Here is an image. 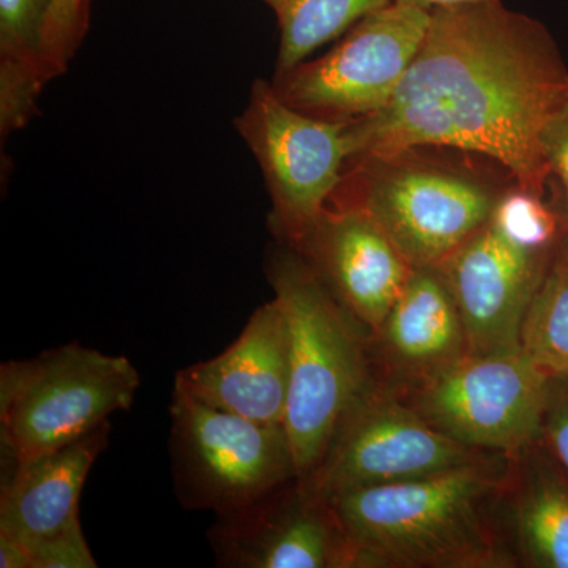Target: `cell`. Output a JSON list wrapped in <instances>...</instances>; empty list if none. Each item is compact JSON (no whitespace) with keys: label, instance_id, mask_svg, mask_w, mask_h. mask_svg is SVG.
Masks as SVG:
<instances>
[{"label":"cell","instance_id":"1","mask_svg":"<svg viewBox=\"0 0 568 568\" xmlns=\"http://www.w3.org/2000/svg\"><path fill=\"white\" fill-rule=\"evenodd\" d=\"M429 13L390 102L347 121L353 159L457 149L491 159L519 189L544 196L541 133L568 93V67L551 33L500 0Z\"/></svg>","mask_w":568,"mask_h":568},{"label":"cell","instance_id":"2","mask_svg":"<svg viewBox=\"0 0 568 568\" xmlns=\"http://www.w3.org/2000/svg\"><path fill=\"white\" fill-rule=\"evenodd\" d=\"M496 462L432 476L346 489L328 497L351 548L353 567H506L488 521V504L504 487Z\"/></svg>","mask_w":568,"mask_h":568},{"label":"cell","instance_id":"3","mask_svg":"<svg viewBox=\"0 0 568 568\" xmlns=\"http://www.w3.org/2000/svg\"><path fill=\"white\" fill-rule=\"evenodd\" d=\"M267 276L291 332V383L284 428L301 480L324 462L339 426L368 392L357 321L297 250H276Z\"/></svg>","mask_w":568,"mask_h":568},{"label":"cell","instance_id":"4","mask_svg":"<svg viewBox=\"0 0 568 568\" xmlns=\"http://www.w3.org/2000/svg\"><path fill=\"white\" fill-rule=\"evenodd\" d=\"M140 375L122 355L70 343L0 366V440L9 463L81 439L134 403Z\"/></svg>","mask_w":568,"mask_h":568},{"label":"cell","instance_id":"5","mask_svg":"<svg viewBox=\"0 0 568 568\" xmlns=\"http://www.w3.org/2000/svg\"><path fill=\"white\" fill-rule=\"evenodd\" d=\"M353 200L414 268L437 267L491 219L503 192L487 182L414 156H358Z\"/></svg>","mask_w":568,"mask_h":568},{"label":"cell","instance_id":"6","mask_svg":"<svg viewBox=\"0 0 568 568\" xmlns=\"http://www.w3.org/2000/svg\"><path fill=\"white\" fill-rule=\"evenodd\" d=\"M170 414L175 495L186 510L231 514L297 478L283 424L216 409L175 386Z\"/></svg>","mask_w":568,"mask_h":568},{"label":"cell","instance_id":"7","mask_svg":"<svg viewBox=\"0 0 568 568\" xmlns=\"http://www.w3.org/2000/svg\"><path fill=\"white\" fill-rule=\"evenodd\" d=\"M234 123L263 170L272 200V231L294 248L345 178L353 159L347 121L295 110L274 84L257 80Z\"/></svg>","mask_w":568,"mask_h":568},{"label":"cell","instance_id":"8","mask_svg":"<svg viewBox=\"0 0 568 568\" xmlns=\"http://www.w3.org/2000/svg\"><path fill=\"white\" fill-rule=\"evenodd\" d=\"M549 379L523 349L466 355L424 377L414 407L466 446L523 455L541 440Z\"/></svg>","mask_w":568,"mask_h":568},{"label":"cell","instance_id":"9","mask_svg":"<svg viewBox=\"0 0 568 568\" xmlns=\"http://www.w3.org/2000/svg\"><path fill=\"white\" fill-rule=\"evenodd\" d=\"M432 13L392 2L345 33L327 54L275 77L274 88L295 110L354 121L383 110L416 59Z\"/></svg>","mask_w":568,"mask_h":568},{"label":"cell","instance_id":"10","mask_svg":"<svg viewBox=\"0 0 568 568\" xmlns=\"http://www.w3.org/2000/svg\"><path fill=\"white\" fill-rule=\"evenodd\" d=\"M487 452L440 432L416 409L366 392L349 410L324 462L301 480L327 500L346 489L410 480L491 462Z\"/></svg>","mask_w":568,"mask_h":568},{"label":"cell","instance_id":"11","mask_svg":"<svg viewBox=\"0 0 568 568\" xmlns=\"http://www.w3.org/2000/svg\"><path fill=\"white\" fill-rule=\"evenodd\" d=\"M556 252L519 244L489 219L437 265L465 325L467 355L521 349L523 324Z\"/></svg>","mask_w":568,"mask_h":568},{"label":"cell","instance_id":"12","mask_svg":"<svg viewBox=\"0 0 568 568\" xmlns=\"http://www.w3.org/2000/svg\"><path fill=\"white\" fill-rule=\"evenodd\" d=\"M248 506L216 515L209 530L219 567H353L351 548L327 500L295 478Z\"/></svg>","mask_w":568,"mask_h":568},{"label":"cell","instance_id":"13","mask_svg":"<svg viewBox=\"0 0 568 568\" xmlns=\"http://www.w3.org/2000/svg\"><path fill=\"white\" fill-rule=\"evenodd\" d=\"M358 324L377 334L414 267L361 209L325 207L294 246Z\"/></svg>","mask_w":568,"mask_h":568},{"label":"cell","instance_id":"14","mask_svg":"<svg viewBox=\"0 0 568 568\" xmlns=\"http://www.w3.org/2000/svg\"><path fill=\"white\" fill-rule=\"evenodd\" d=\"M290 383V323L274 297L254 310L233 345L179 372L174 386L216 409L284 425Z\"/></svg>","mask_w":568,"mask_h":568},{"label":"cell","instance_id":"15","mask_svg":"<svg viewBox=\"0 0 568 568\" xmlns=\"http://www.w3.org/2000/svg\"><path fill=\"white\" fill-rule=\"evenodd\" d=\"M110 422L22 463H9L0 488V537L31 549L80 526V497L93 463L110 443Z\"/></svg>","mask_w":568,"mask_h":568},{"label":"cell","instance_id":"16","mask_svg":"<svg viewBox=\"0 0 568 568\" xmlns=\"http://www.w3.org/2000/svg\"><path fill=\"white\" fill-rule=\"evenodd\" d=\"M376 335L398 368L422 379L467 355L458 306L436 267L414 268Z\"/></svg>","mask_w":568,"mask_h":568},{"label":"cell","instance_id":"17","mask_svg":"<svg viewBox=\"0 0 568 568\" xmlns=\"http://www.w3.org/2000/svg\"><path fill=\"white\" fill-rule=\"evenodd\" d=\"M515 534L530 567L568 568V478L538 443L523 454Z\"/></svg>","mask_w":568,"mask_h":568},{"label":"cell","instance_id":"18","mask_svg":"<svg viewBox=\"0 0 568 568\" xmlns=\"http://www.w3.org/2000/svg\"><path fill=\"white\" fill-rule=\"evenodd\" d=\"M52 0H0V130H20L47 84L43 36Z\"/></svg>","mask_w":568,"mask_h":568},{"label":"cell","instance_id":"19","mask_svg":"<svg viewBox=\"0 0 568 568\" xmlns=\"http://www.w3.org/2000/svg\"><path fill=\"white\" fill-rule=\"evenodd\" d=\"M394 0H287L278 17L276 77L301 65L328 41L345 36L353 26Z\"/></svg>","mask_w":568,"mask_h":568},{"label":"cell","instance_id":"20","mask_svg":"<svg viewBox=\"0 0 568 568\" xmlns=\"http://www.w3.org/2000/svg\"><path fill=\"white\" fill-rule=\"evenodd\" d=\"M521 349L549 375H568V237L530 304Z\"/></svg>","mask_w":568,"mask_h":568},{"label":"cell","instance_id":"21","mask_svg":"<svg viewBox=\"0 0 568 568\" xmlns=\"http://www.w3.org/2000/svg\"><path fill=\"white\" fill-rule=\"evenodd\" d=\"M491 219L519 244L556 252L568 237L566 220L558 205L545 203L540 194L515 186L503 193Z\"/></svg>","mask_w":568,"mask_h":568},{"label":"cell","instance_id":"22","mask_svg":"<svg viewBox=\"0 0 568 568\" xmlns=\"http://www.w3.org/2000/svg\"><path fill=\"white\" fill-rule=\"evenodd\" d=\"M89 28V0H52L43 36L48 80L67 70Z\"/></svg>","mask_w":568,"mask_h":568},{"label":"cell","instance_id":"23","mask_svg":"<svg viewBox=\"0 0 568 568\" xmlns=\"http://www.w3.org/2000/svg\"><path fill=\"white\" fill-rule=\"evenodd\" d=\"M541 151L547 162L549 185L556 189V205L568 230V93L541 133Z\"/></svg>","mask_w":568,"mask_h":568},{"label":"cell","instance_id":"24","mask_svg":"<svg viewBox=\"0 0 568 568\" xmlns=\"http://www.w3.org/2000/svg\"><path fill=\"white\" fill-rule=\"evenodd\" d=\"M31 568H97L81 525L29 549Z\"/></svg>","mask_w":568,"mask_h":568},{"label":"cell","instance_id":"25","mask_svg":"<svg viewBox=\"0 0 568 568\" xmlns=\"http://www.w3.org/2000/svg\"><path fill=\"white\" fill-rule=\"evenodd\" d=\"M541 443L568 478V375L549 379Z\"/></svg>","mask_w":568,"mask_h":568},{"label":"cell","instance_id":"26","mask_svg":"<svg viewBox=\"0 0 568 568\" xmlns=\"http://www.w3.org/2000/svg\"><path fill=\"white\" fill-rule=\"evenodd\" d=\"M0 568H31L29 549L10 538L0 537Z\"/></svg>","mask_w":568,"mask_h":568},{"label":"cell","instance_id":"27","mask_svg":"<svg viewBox=\"0 0 568 568\" xmlns=\"http://www.w3.org/2000/svg\"><path fill=\"white\" fill-rule=\"evenodd\" d=\"M402 6L417 7V9L432 11L443 7L463 6V3L484 2V0H394Z\"/></svg>","mask_w":568,"mask_h":568},{"label":"cell","instance_id":"28","mask_svg":"<svg viewBox=\"0 0 568 568\" xmlns=\"http://www.w3.org/2000/svg\"><path fill=\"white\" fill-rule=\"evenodd\" d=\"M264 2L275 11L276 18H278L284 7H286L287 0H264Z\"/></svg>","mask_w":568,"mask_h":568}]
</instances>
